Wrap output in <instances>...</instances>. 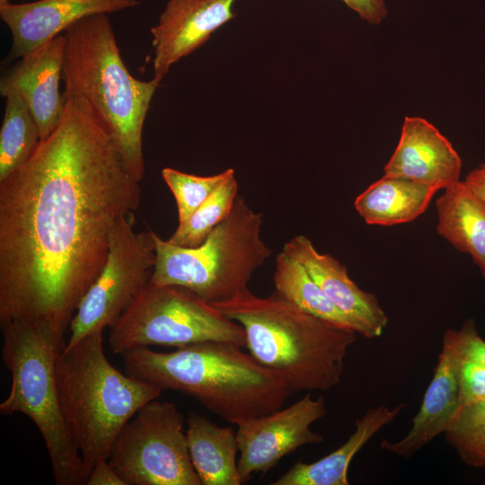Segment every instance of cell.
Here are the masks:
<instances>
[{"label": "cell", "instance_id": "6da1fadb", "mask_svg": "<svg viewBox=\"0 0 485 485\" xmlns=\"http://www.w3.org/2000/svg\"><path fill=\"white\" fill-rule=\"evenodd\" d=\"M141 201L107 131L80 99L30 160L0 182V322L60 333L106 261L119 219Z\"/></svg>", "mask_w": 485, "mask_h": 485}, {"label": "cell", "instance_id": "7a4b0ae2", "mask_svg": "<svg viewBox=\"0 0 485 485\" xmlns=\"http://www.w3.org/2000/svg\"><path fill=\"white\" fill-rule=\"evenodd\" d=\"M234 343L204 341L158 352L121 354L125 373L198 401L231 424L280 410L294 393L286 379Z\"/></svg>", "mask_w": 485, "mask_h": 485}, {"label": "cell", "instance_id": "3957f363", "mask_svg": "<svg viewBox=\"0 0 485 485\" xmlns=\"http://www.w3.org/2000/svg\"><path fill=\"white\" fill-rule=\"evenodd\" d=\"M63 97L80 99L107 131L133 176L145 174L142 134L162 79L142 81L125 66L106 13L87 16L65 31Z\"/></svg>", "mask_w": 485, "mask_h": 485}, {"label": "cell", "instance_id": "277c9868", "mask_svg": "<svg viewBox=\"0 0 485 485\" xmlns=\"http://www.w3.org/2000/svg\"><path fill=\"white\" fill-rule=\"evenodd\" d=\"M211 304L242 326L250 354L294 392L326 391L340 382L356 331L311 315L276 292L262 298L247 290Z\"/></svg>", "mask_w": 485, "mask_h": 485}, {"label": "cell", "instance_id": "5b68a950", "mask_svg": "<svg viewBox=\"0 0 485 485\" xmlns=\"http://www.w3.org/2000/svg\"><path fill=\"white\" fill-rule=\"evenodd\" d=\"M56 377L64 419L87 479L99 461L109 458L124 425L163 392L109 362L103 331L65 345L57 358Z\"/></svg>", "mask_w": 485, "mask_h": 485}, {"label": "cell", "instance_id": "8992f818", "mask_svg": "<svg viewBox=\"0 0 485 485\" xmlns=\"http://www.w3.org/2000/svg\"><path fill=\"white\" fill-rule=\"evenodd\" d=\"M2 358L12 377L0 413L29 417L40 431L57 485L86 484L81 455L62 413L56 362L66 345L64 334L44 322L23 320L2 325Z\"/></svg>", "mask_w": 485, "mask_h": 485}, {"label": "cell", "instance_id": "52a82bcc", "mask_svg": "<svg viewBox=\"0 0 485 485\" xmlns=\"http://www.w3.org/2000/svg\"><path fill=\"white\" fill-rule=\"evenodd\" d=\"M262 214L238 196L230 215L197 247H182L153 232L155 263L149 280L185 287L210 304L249 290L252 274L271 256L260 238Z\"/></svg>", "mask_w": 485, "mask_h": 485}, {"label": "cell", "instance_id": "ba28073f", "mask_svg": "<svg viewBox=\"0 0 485 485\" xmlns=\"http://www.w3.org/2000/svg\"><path fill=\"white\" fill-rule=\"evenodd\" d=\"M221 341L246 347L244 330L192 291L148 283L110 328L114 354L148 346Z\"/></svg>", "mask_w": 485, "mask_h": 485}, {"label": "cell", "instance_id": "9c48e42d", "mask_svg": "<svg viewBox=\"0 0 485 485\" xmlns=\"http://www.w3.org/2000/svg\"><path fill=\"white\" fill-rule=\"evenodd\" d=\"M184 421L174 403L154 399L124 425L108 460L126 485H202Z\"/></svg>", "mask_w": 485, "mask_h": 485}, {"label": "cell", "instance_id": "30bf717a", "mask_svg": "<svg viewBox=\"0 0 485 485\" xmlns=\"http://www.w3.org/2000/svg\"><path fill=\"white\" fill-rule=\"evenodd\" d=\"M135 224L134 211L126 213L117 222L104 266L70 322L66 346L110 328L149 283L155 263L154 231L137 232Z\"/></svg>", "mask_w": 485, "mask_h": 485}, {"label": "cell", "instance_id": "8fae6325", "mask_svg": "<svg viewBox=\"0 0 485 485\" xmlns=\"http://www.w3.org/2000/svg\"><path fill=\"white\" fill-rule=\"evenodd\" d=\"M326 412L324 398L313 399L308 393L285 409L238 423V469L242 483L254 472L265 474L297 448L323 441L310 427Z\"/></svg>", "mask_w": 485, "mask_h": 485}, {"label": "cell", "instance_id": "7c38bea8", "mask_svg": "<svg viewBox=\"0 0 485 485\" xmlns=\"http://www.w3.org/2000/svg\"><path fill=\"white\" fill-rule=\"evenodd\" d=\"M236 0H169L153 36L154 73L163 79L170 67L204 44L235 14Z\"/></svg>", "mask_w": 485, "mask_h": 485}, {"label": "cell", "instance_id": "4fadbf2b", "mask_svg": "<svg viewBox=\"0 0 485 485\" xmlns=\"http://www.w3.org/2000/svg\"><path fill=\"white\" fill-rule=\"evenodd\" d=\"M141 0H38L0 7L12 34L11 59L20 58L63 33L76 22L94 14L138 6Z\"/></svg>", "mask_w": 485, "mask_h": 485}, {"label": "cell", "instance_id": "5bb4252c", "mask_svg": "<svg viewBox=\"0 0 485 485\" xmlns=\"http://www.w3.org/2000/svg\"><path fill=\"white\" fill-rule=\"evenodd\" d=\"M463 357L459 331H445L433 378L410 429L396 442L384 439L382 449L410 458L436 436L445 433L457 409L458 375Z\"/></svg>", "mask_w": 485, "mask_h": 485}, {"label": "cell", "instance_id": "9a60e30c", "mask_svg": "<svg viewBox=\"0 0 485 485\" xmlns=\"http://www.w3.org/2000/svg\"><path fill=\"white\" fill-rule=\"evenodd\" d=\"M289 257L299 261L329 299L367 339L380 337L388 317L376 297L362 290L348 276L346 267L328 253L319 252L305 235H295L284 244Z\"/></svg>", "mask_w": 485, "mask_h": 485}, {"label": "cell", "instance_id": "2e32d148", "mask_svg": "<svg viewBox=\"0 0 485 485\" xmlns=\"http://www.w3.org/2000/svg\"><path fill=\"white\" fill-rule=\"evenodd\" d=\"M65 48L63 32L20 57L1 78V94L14 90L27 103L38 125L40 141L53 132L64 110L59 82Z\"/></svg>", "mask_w": 485, "mask_h": 485}, {"label": "cell", "instance_id": "e0dca14e", "mask_svg": "<svg viewBox=\"0 0 485 485\" xmlns=\"http://www.w3.org/2000/svg\"><path fill=\"white\" fill-rule=\"evenodd\" d=\"M461 171V157L433 124L420 117H406L384 175L438 190L460 181Z\"/></svg>", "mask_w": 485, "mask_h": 485}, {"label": "cell", "instance_id": "ac0fdd59", "mask_svg": "<svg viewBox=\"0 0 485 485\" xmlns=\"http://www.w3.org/2000/svg\"><path fill=\"white\" fill-rule=\"evenodd\" d=\"M403 407V404L394 408L382 405L367 410L361 419H357L355 431L341 446L314 463H295L272 484L348 485V470L355 454L382 428L392 422Z\"/></svg>", "mask_w": 485, "mask_h": 485}, {"label": "cell", "instance_id": "d6986e66", "mask_svg": "<svg viewBox=\"0 0 485 485\" xmlns=\"http://www.w3.org/2000/svg\"><path fill=\"white\" fill-rule=\"evenodd\" d=\"M436 206L437 234L468 253L485 278V201L458 181L445 189Z\"/></svg>", "mask_w": 485, "mask_h": 485}, {"label": "cell", "instance_id": "ffe728a7", "mask_svg": "<svg viewBox=\"0 0 485 485\" xmlns=\"http://www.w3.org/2000/svg\"><path fill=\"white\" fill-rule=\"evenodd\" d=\"M190 456L202 485H240L242 481L236 455V433L219 427L201 414L190 412L186 419Z\"/></svg>", "mask_w": 485, "mask_h": 485}, {"label": "cell", "instance_id": "44dd1931", "mask_svg": "<svg viewBox=\"0 0 485 485\" xmlns=\"http://www.w3.org/2000/svg\"><path fill=\"white\" fill-rule=\"evenodd\" d=\"M436 191L406 179L384 175L356 198L354 207L368 225H394L423 214Z\"/></svg>", "mask_w": 485, "mask_h": 485}, {"label": "cell", "instance_id": "7402d4cb", "mask_svg": "<svg viewBox=\"0 0 485 485\" xmlns=\"http://www.w3.org/2000/svg\"><path fill=\"white\" fill-rule=\"evenodd\" d=\"M274 285L279 296L300 310L334 326L357 332L352 321L329 299L306 269L284 251L276 258Z\"/></svg>", "mask_w": 485, "mask_h": 485}, {"label": "cell", "instance_id": "603a6c76", "mask_svg": "<svg viewBox=\"0 0 485 485\" xmlns=\"http://www.w3.org/2000/svg\"><path fill=\"white\" fill-rule=\"evenodd\" d=\"M1 95L5 108L0 131V182L27 163L40 142L38 125L22 97L14 90Z\"/></svg>", "mask_w": 485, "mask_h": 485}, {"label": "cell", "instance_id": "cb8c5ba5", "mask_svg": "<svg viewBox=\"0 0 485 485\" xmlns=\"http://www.w3.org/2000/svg\"><path fill=\"white\" fill-rule=\"evenodd\" d=\"M237 193L238 182L234 173L217 187L185 223L178 225L169 241L182 247L200 245L230 215Z\"/></svg>", "mask_w": 485, "mask_h": 485}, {"label": "cell", "instance_id": "d4e9b609", "mask_svg": "<svg viewBox=\"0 0 485 485\" xmlns=\"http://www.w3.org/2000/svg\"><path fill=\"white\" fill-rule=\"evenodd\" d=\"M445 434L463 463L484 467L485 398L457 411Z\"/></svg>", "mask_w": 485, "mask_h": 485}, {"label": "cell", "instance_id": "484cf974", "mask_svg": "<svg viewBox=\"0 0 485 485\" xmlns=\"http://www.w3.org/2000/svg\"><path fill=\"white\" fill-rule=\"evenodd\" d=\"M234 173L233 168H228L215 175L198 176L171 167L163 168V179L176 201L178 225L185 223L211 193Z\"/></svg>", "mask_w": 485, "mask_h": 485}, {"label": "cell", "instance_id": "4316f807", "mask_svg": "<svg viewBox=\"0 0 485 485\" xmlns=\"http://www.w3.org/2000/svg\"><path fill=\"white\" fill-rule=\"evenodd\" d=\"M456 411L485 398V365L463 357L458 375Z\"/></svg>", "mask_w": 485, "mask_h": 485}, {"label": "cell", "instance_id": "83f0119b", "mask_svg": "<svg viewBox=\"0 0 485 485\" xmlns=\"http://www.w3.org/2000/svg\"><path fill=\"white\" fill-rule=\"evenodd\" d=\"M458 331L464 357L485 365V340L479 335L474 321H466Z\"/></svg>", "mask_w": 485, "mask_h": 485}, {"label": "cell", "instance_id": "f1b7e54d", "mask_svg": "<svg viewBox=\"0 0 485 485\" xmlns=\"http://www.w3.org/2000/svg\"><path fill=\"white\" fill-rule=\"evenodd\" d=\"M360 18L370 24L378 25L387 16L385 0H342Z\"/></svg>", "mask_w": 485, "mask_h": 485}, {"label": "cell", "instance_id": "f546056e", "mask_svg": "<svg viewBox=\"0 0 485 485\" xmlns=\"http://www.w3.org/2000/svg\"><path fill=\"white\" fill-rule=\"evenodd\" d=\"M88 485H126L121 477L110 465L108 459L99 461L91 471Z\"/></svg>", "mask_w": 485, "mask_h": 485}, {"label": "cell", "instance_id": "4dcf8cb0", "mask_svg": "<svg viewBox=\"0 0 485 485\" xmlns=\"http://www.w3.org/2000/svg\"><path fill=\"white\" fill-rule=\"evenodd\" d=\"M463 182L485 201V163H481L471 171Z\"/></svg>", "mask_w": 485, "mask_h": 485}, {"label": "cell", "instance_id": "1f68e13d", "mask_svg": "<svg viewBox=\"0 0 485 485\" xmlns=\"http://www.w3.org/2000/svg\"><path fill=\"white\" fill-rule=\"evenodd\" d=\"M10 4L9 0H0V7L5 6Z\"/></svg>", "mask_w": 485, "mask_h": 485}]
</instances>
